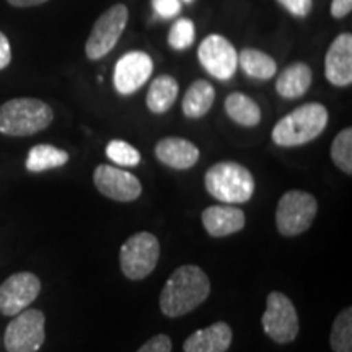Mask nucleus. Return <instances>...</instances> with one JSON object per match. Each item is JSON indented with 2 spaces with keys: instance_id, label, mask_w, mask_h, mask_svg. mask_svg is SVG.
Returning <instances> with one entry per match:
<instances>
[{
  "instance_id": "obj_32",
  "label": "nucleus",
  "mask_w": 352,
  "mask_h": 352,
  "mask_svg": "<svg viewBox=\"0 0 352 352\" xmlns=\"http://www.w3.org/2000/svg\"><path fill=\"white\" fill-rule=\"evenodd\" d=\"M352 10V0H333L331 15L334 19H344Z\"/></svg>"
},
{
  "instance_id": "obj_34",
  "label": "nucleus",
  "mask_w": 352,
  "mask_h": 352,
  "mask_svg": "<svg viewBox=\"0 0 352 352\" xmlns=\"http://www.w3.org/2000/svg\"><path fill=\"white\" fill-rule=\"evenodd\" d=\"M184 2H188V3H189V2H192V0H184Z\"/></svg>"
},
{
  "instance_id": "obj_24",
  "label": "nucleus",
  "mask_w": 352,
  "mask_h": 352,
  "mask_svg": "<svg viewBox=\"0 0 352 352\" xmlns=\"http://www.w3.org/2000/svg\"><path fill=\"white\" fill-rule=\"evenodd\" d=\"M334 352H352V308L347 307L334 320L329 336Z\"/></svg>"
},
{
  "instance_id": "obj_1",
  "label": "nucleus",
  "mask_w": 352,
  "mask_h": 352,
  "mask_svg": "<svg viewBox=\"0 0 352 352\" xmlns=\"http://www.w3.org/2000/svg\"><path fill=\"white\" fill-rule=\"evenodd\" d=\"M210 294L208 274L195 266L184 264L168 277L160 294V310L168 318L188 315L206 302Z\"/></svg>"
},
{
  "instance_id": "obj_6",
  "label": "nucleus",
  "mask_w": 352,
  "mask_h": 352,
  "mask_svg": "<svg viewBox=\"0 0 352 352\" xmlns=\"http://www.w3.org/2000/svg\"><path fill=\"white\" fill-rule=\"evenodd\" d=\"M160 258V243L155 235L139 232L127 239L120 252L121 271L127 279L142 280L155 270Z\"/></svg>"
},
{
  "instance_id": "obj_17",
  "label": "nucleus",
  "mask_w": 352,
  "mask_h": 352,
  "mask_svg": "<svg viewBox=\"0 0 352 352\" xmlns=\"http://www.w3.org/2000/svg\"><path fill=\"white\" fill-rule=\"evenodd\" d=\"M232 344V328L226 321H217L204 329H197L184 341V352H227Z\"/></svg>"
},
{
  "instance_id": "obj_2",
  "label": "nucleus",
  "mask_w": 352,
  "mask_h": 352,
  "mask_svg": "<svg viewBox=\"0 0 352 352\" xmlns=\"http://www.w3.org/2000/svg\"><path fill=\"white\" fill-rule=\"evenodd\" d=\"M328 109L320 103H307L294 109L272 129V142L279 147H298L318 138L328 124Z\"/></svg>"
},
{
  "instance_id": "obj_9",
  "label": "nucleus",
  "mask_w": 352,
  "mask_h": 352,
  "mask_svg": "<svg viewBox=\"0 0 352 352\" xmlns=\"http://www.w3.org/2000/svg\"><path fill=\"white\" fill-rule=\"evenodd\" d=\"M127 19H129L127 7L122 6V3H118V6L108 8L95 21L94 30H91L85 46L88 59L98 60L101 57L107 56L108 52H111L116 43L120 41L122 32H124Z\"/></svg>"
},
{
  "instance_id": "obj_22",
  "label": "nucleus",
  "mask_w": 352,
  "mask_h": 352,
  "mask_svg": "<svg viewBox=\"0 0 352 352\" xmlns=\"http://www.w3.org/2000/svg\"><path fill=\"white\" fill-rule=\"evenodd\" d=\"M226 113L236 124L245 127L258 126L261 121V109L254 101L243 94H230L226 98Z\"/></svg>"
},
{
  "instance_id": "obj_33",
  "label": "nucleus",
  "mask_w": 352,
  "mask_h": 352,
  "mask_svg": "<svg viewBox=\"0 0 352 352\" xmlns=\"http://www.w3.org/2000/svg\"><path fill=\"white\" fill-rule=\"evenodd\" d=\"M8 3L13 7H19V8H26V7H36L41 6V3H46L47 0H7Z\"/></svg>"
},
{
  "instance_id": "obj_23",
  "label": "nucleus",
  "mask_w": 352,
  "mask_h": 352,
  "mask_svg": "<svg viewBox=\"0 0 352 352\" xmlns=\"http://www.w3.org/2000/svg\"><path fill=\"white\" fill-rule=\"evenodd\" d=\"M239 67L248 77L259 78V80H270L276 76L277 64L266 52L246 47L239 54Z\"/></svg>"
},
{
  "instance_id": "obj_3",
  "label": "nucleus",
  "mask_w": 352,
  "mask_h": 352,
  "mask_svg": "<svg viewBox=\"0 0 352 352\" xmlns=\"http://www.w3.org/2000/svg\"><path fill=\"white\" fill-rule=\"evenodd\" d=\"M54 120L51 107L36 98H13L0 107V134L12 138L38 134Z\"/></svg>"
},
{
  "instance_id": "obj_13",
  "label": "nucleus",
  "mask_w": 352,
  "mask_h": 352,
  "mask_svg": "<svg viewBox=\"0 0 352 352\" xmlns=\"http://www.w3.org/2000/svg\"><path fill=\"white\" fill-rule=\"evenodd\" d=\"M153 72V60L147 52L131 51L121 57L114 67V88L121 95H132L145 85Z\"/></svg>"
},
{
  "instance_id": "obj_15",
  "label": "nucleus",
  "mask_w": 352,
  "mask_h": 352,
  "mask_svg": "<svg viewBox=\"0 0 352 352\" xmlns=\"http://www.w3.org/2000/svg\"><path fill=\"white\" fill-rule=\"evenodd\" d=\"M158 162L175 170H189L199 160V148L182 138H165L155 145Z\"/></svg>"
},
{
  "instance_id": "obj_30",
  "label": "nucleus",
  "mask_w": 352,
  "mask_h": 352,
  "mask_svg": "<svg viewBox=\"0 0 352 352\" xmlns=\"http://www.w3.org/2000/svg\"><path fill=\"white\" fill-rule=\"evenodd\" d=\"M294 16H307L311 10V0H277Z\"/></svg>"
},
{
  "instance_id": "obj_7",
  "label": "nucleus",
  "mask_w": 352,
  "mask_h": 352,
  "mask_svg": "<svg viewBox=\"0 0 352 352\" xmlns=\"http://www.w3.org/2000/svg\"><path fill=\"white\" fill-rule=\"evenodd\" d=\"M263 329L267 336L279 344L292 342L298 334V316L292 300L283 292H271L266 298Z\"/></svg>"
},
{
  "instance_id": "obj_28",
  "label": "nucleus",
  "mask_w": 352,
  "mask_h": 352,
  "mask_svg": "<svg viewBox=\"0 0 352 352\" xmlns=\"http://www.w3.org/2000/svg\"><path fill=\"white\" fill-rule=\"evenodd\" d=\"M152 7L158 16L162 19H173L182 10L179 0H152Z\"/></svg>"
},
{
  "instance_id": "obj_16",
  "label": "nucleus",
  "mask_w": 352,
  "mask_h": 352,
  "mask_svg": "<svg viewBox=\"0 0 352 352\" xmlns=\"http://www.w3.org/2000/svg\"><path fill=\"white\" fill-rule=\"evenodd\" d=\"M202 226L214 239H222L245 227V214L233 206H210L202 212Z\"/></svg>"
},
{
  "instance_id": "obj_25",
  "label": "nucleus",
  "mask_w": 352,
  "mask_h": 352,
  "mask_svg": "<svg viewBox=\"0 0 352 352\" xmlns=\"http://www.w3.org/2000/svg\"><path fill=\"white\" fill-rule=\"evenodd\" d=\"M331 158L338 168L352 175V129L346 127L336 135L331 144Z\"/></svg>"
},
{
  "instance_id": "obj_4",
  "label": "nucleus",
  "mask_w": 352,
  "mask_h": 352,
  "mask_svg": "<svg viewBox=\"0 0 352 352\" xmlns=\"http://www.w3.org/2000/svg\"><path fill=\"white\" fill-rule=\"evenodd\" d=\"M206 189L226 204H243L252 199L254 178L246 166L236 162H219L206 171Z\"/></svg>"
},
{
  "instance_id": "obj_5",
  "label": "nucleus",
  "mask_w": 352,
  "mask_h": 352,
  "mask_svg": "<svg viewBox=\"0 0 352 352\" xmlns=\"http://www.w3.org/2000/svg\"><path fill=\"white\" fill-rule=\"evenodd\" d=\"M318 212V202L310 192L287 191L277 202L276 227L284 236H296L308 230Z\"/></svg>"
},
{
  "instance_id": "obj_12",
  "label": "nucleus",
  "mask_w": 352,
  "mask_h": 352,
  "mask_svg": "<svg viewBox=\"0 0 352 352\" xmlns=\"http://www.w3.org/2000/svg\"><path fill=\"white\" fill-rule=\"evenodd\" d=\"M95 186L113 201L131 202L142 195V184L135 175L111 165H98L94 173Z\"/></svg>"
},
{
  "instance_id": "obj_19",
  "label": "nucleus",
  "mask_w": 352,
  "mask_h": 352,
  "mask_svg": "<svg viewBox=\"0 0 352 352\" xmlns=\"http://www.w3.org/2000/svg\"><path fill=\"white\" fill-rule=\"evenodd\" d=\"M215 100V90L208 80H196L183 98V113L191 120H199L209 113Z\"/></svg>"
},
{
  "instance_id": "obj_14",
  "label": "nucleus",
  "mask_w": 352,
  "mask_h": 352,
  "mask_svg": "<svg viewBox=\"0 0 352 352\" xmlns=\"http://www.w3.org/2000/svg\"><path fill=\"white\" fill-rule=\"evenodd\" d=\"M324 76L334 87L352 83V34L342 33L329 46L324 57Z\"/></svg>"
},
{
  "instance_id": "obj_29",
  "label": "nucleus",
  "mask_w": 352,
  "mask_h": 352,
  "mask_svg": "<svg viewBox=\"0 0 352 352\" xmlns=\"http://www.w3.org/2000/svg\"><path fill=\"white\" fill-rule=\"evenodd\" d=\"M171 340L166 334H157L148 340L145 344L138 349V352H171Z\"/></svg>"
},
{
  "instance_id": "obj_27",
  "label": "nucleus",
  "mask_w": 352,
  "mask_h": 352,
  "mask_svg": "<svg viewBox=\"0 0 352 352\" xmlns=\"http://www.w3.org/2000/svg\"><path fill=\"white\" fill-rule=\"evenodd\" d=\"M168 43L176 51L188 50L195 43V23L189 19L176 20L170 30Z\"/></svg>"
},
{
  "instance_id": "obj_20",
  "label": "nucleus",
  "mask_w": 352,
  "mask_h": 352,
  "mask_svg": "<svg viewBox=\"0 0 352 352\" xmlns=\"http://www.w3.org/2000/svg\"><path fill=\"white\" fill-rule=\"evenodd\" d=\"M178 82L171 76H160L153 78L147 91V108L155 114H164L173 107L178 98Z\"/></svg>"
},
{
  "instance_id": "obj_26",
  "label": "nucleus",
  "mask_w": 352,
  "mask_h": 352,
  "mask_svg": "<svg viewBox=\"0 0 352 352\" xmlns=\"http://www.w3.org/2000/svg\"><path fill=\"white\" fill-rule=\"evenodd\" d=\"M107 155L111 162L121 166H138L140 164V153L135 147L124 140H111L107 145Z\"/></svg>"
},
{
  "instance_id": "obj_10",
  "label": "nucleus",
  "mask_w": 352,
  "mask_h": 352,
  "mask_svg": "<svg viewBox=\"0 0 352 352\" xmlns=\"http://www.w3.org/2000/svg\"><path fill=\"white\" fill-rule=\"evenodd\" d=\"M197 57L202 67L219 80H228L239 69V52L227 38L220 34H209L202 39Z\"/></svg>"
},
{
  "instance_id": "obj_8",
  "label": "nucleus",
  "mask_w": 352,
  "mask_h": 352,
  "mask_svg": "<svg viewBox=\"0 0 352 352\" xmlns=\"http://www.w3.org/2000/svg\"><path fill=\"white\" fill-rule=\"evenodd\" d=\"M44 323V314L36 308H26L15 315L3 336L7 352H38L46 338Z\"/></svg>"
},
{
  "instance_id": "obj_18",
  "label": "nucleus",
  "mask_w": 352,
  "mask_h": 352,
  "mask_svg": "<svg viewBox=\"0 0 352 352\" xmlns=\"http://www.w3.org/2000/svg\"><path fill=\"white\" fill-rule=\"evenodd\" d=\"M311 85V70L307 64L294 63L277 77L276 90L283 98H300Z\"/></svg>"
},
{
  "instance_id": "obj_31",
  "label": "nucleus",
  "mask_w": 352,
  "mask_h": 352,
  "mask_svg": "<svg viewBox=\"0 0 352 352\" xmlns=\"http://www.w3.org/2000/svg\"><path fill=\"white\" fill-rule=\"evenodd\" d=\"M12 60V47L8 38L0 32V70L6 69Z\"/></svg>"
},
{
  "instance_id": "obj_21",
  "label": "nucleus",
  "mask_w": 352,
  "mask_h": 352,
  "mask_svg": "<svg viewBox=\"0 0 352 352\" xmlns=\"http://www.w3.org/2000/svg\"><path fill=\"white\" fill-rule=\"evenodd\" d=\"M67 162L69 153L63 151V148H57L50 144H39L34 145L32 151L28 152L25 166L32 173H41V171L59 168V166L65 165Z\"/></svg>"
},
{
  "instance_id": "obj_11",
  "label": "nucleus",
  "mask_w": 352,
  "mask_h": 352,
  "mask_svg": "<svg viewBox=\"0 0 352 352\" xmlns=\"http://www.w3.org/2000/svg\"><path fill=\"white\" fill-rule=\"evenodd\" d=\"M41 280L33 272H16L0 285V314L15 316L36 300Z\"/></svg>"
}]
</instances>
